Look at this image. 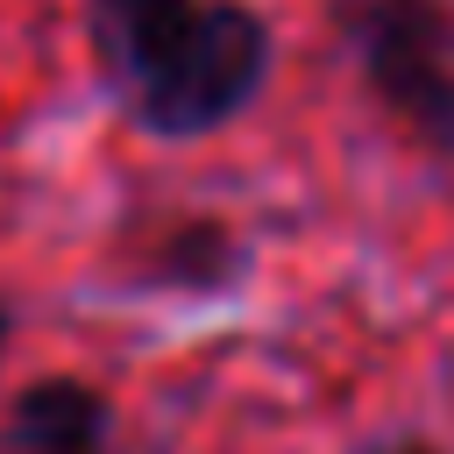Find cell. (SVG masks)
<instances>
[{"label":"cell","mask_w":454,"mask_h":454,"mask_svg":"<svg viewBox=\"0 0 454 454\" xmlns=\"http://www.w3.org/2000/svg\"><path fill=\"white\" fill-rule=\"evenodd\" d=\"M376 454H433V447H376Z\"/></svg>","instance_id":"4"},{"label":"cell","mask_w":454,"mask_h":454,"mask_svg":"<svg viewBox=\"0 0 454 454\" xmlns=\"http://www.w3.org/2000/svg\"><path fill=\"white\" fill-rule=\"evenodd\" d=\"M92 35L114 92L170 135L227 121L270 64V35L234 0H92Z\"/></svg>","instance_id":"1"},{"label":"cell","mask_w":454,"mask_h":454,"mask_svg":"<svg viewBox=\"0 0 454 454\" xmlns=\"http://www.w3.org/2000/svg\"><path fill=\"white\" fill-rule=\"evenodd\" d=\"M0 454H106V404L71 383H28L0 419Z\"/></svg>","instance_id":"3"},{"label":"cell","mask_w":454,"mask_h":454,"mask_svg":"<svg viewBox=\"0 0 454 454\" xmlns=\"http://www.w3.org/2000/svg\"><path fill=\"white\" fill-rule=\"evenodd\" d=\"M348 35L376 92L433 142H454V14L440 0H369L348 14Z\"/></svg>","instance_id":"2"},{"label":"cell","mask_w":454,"mask_h":454,"mask_svg":"<svg viewBox=\"0 0 454 454\" xmlns=\"http://www.w3.org/2000/svg\"><path fill=\"white\" fill-rule=\"evenodd\" d=\"M0 333H7V319H0Z\"/></svg>","instance_id":"5"}]
</instances>
